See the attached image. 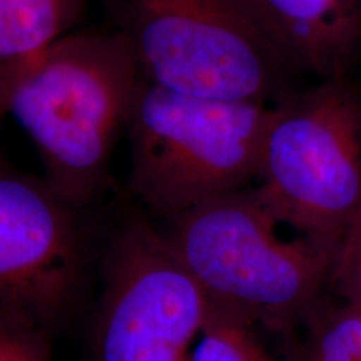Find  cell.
Here are the masks:
<instances>
[{
	"label": "cell",
	"instance_id": "obj_12",
	"mask_svg": "<svg viewBox=\"0 0 361 361\" xmlns=\"http://www.w3.org/2000/svg\"><path fill=\"white\" fill-rule=\"evenodd\" d=\"M0 361H51L47 331L11 314H0Z\"/></svg>",
	"mask_w": 361,
	"mask_h": 361
},
{
	"label": "cell",
	"instance_id": "obj_14",
	"mask_svg": "<svg viewBox=\"0 0 361 361\" xmlns=\"http://www.w3.org/2000/svg\"><path fill=\"white\" fill-rule=\"evenodd\" d=\"M25 62H0V123L11 112L13 89L19 82Z\"/></svg>",
	"mask_w": 361,
	"mask_h": 361
},
{
	"label": "cell",
	"instance_id": "obj_8",
	"mask_svg": "<svg viewBox=\"0 0 361 361\" xmlns=\"http://www.w3.org/2000/svg\"><path fill=\"white\" fill-rule=\"evenodd\" d=\"M284 66L333 75L361 37V0H236Z\"/></svg>",
	"mask_w": 361,
	"mask_h": 361
},
{
	"label": "cell",
	"instance_id": "obj_1",
	"mask_svg": "<svg viewBox=\"0 0 361 361\" xmlns=\"http://www.w3.org/2000/svg\"><path fill=\"white\" fill-rule=\"evenodd\" d=\"M142 72L124 30L67 34L24 64L11 112L72 206L101 191Z\"/></svg>",
	"mask_w": 361,
	"mask_h": 361
},
{
	"label": "cell",
	"instance_id": "obj_3",
	"mask_svg": "<svg viewBox=\"0 0 361 361\" xmlns=\"http://www.w3.org/2000/svg\"><path fill=\"white\" fill-rule=\"evenodd\" d=\"M268 104L178 94L142 79L128 123L130 191L174 219L258 178Z\"/></svg>",
	"mask_w": 361,
	"mask_h": 361
},
{
	"label": "cell",
	"instance_id": "obj_5",
	"mask_svg": "<svg viewBox=\"0 0 361 361\" xmlns=\"http://www.w3.org/2000/svg\"><path fill=\"white\" fill-rule=\"evenodd\" d=\"M142 78L186 96L268 104L284 66L236 0H126Z\"/></svg>",
	"mask_w": 361,
	"mask_h": 361
},
{
	"label": "cell",
	"instance_id": "obj_6",
	"mask_svg": "<svg viewBox=\"0 0 361 361\" xmlns=\"http://www.w3.org/2000/svg\"><path fill=\"white\" fill-rule=\"evenodd\" d=\"M209 308L166 233L129 224L111 250L94 361H189Z\"/></svg>",
	"mask_w": 361,
	"mask_h": 361
},
{
	"label": "cell",
	"instance_id": "obj_7",
	"mask_svg": "<svg viewBox=\"0 0 361 361\" xmlns=\"http://www.w3.org/2000/svg\"><path fill=\"white\" fill-rule=\"evenodd\" d=\"M74 206L0 154V314L47 331L82 281Z\"/></svg>",
	"mask_w": 361,
	"mask_h": 361
},
{
	"label": "cell",
	"instance_id": "obj_9",
	"mask_svg": "<svg viewBox=\"0 0 361 361\" xmlns=\"http://www.w3.org/2000/svg\"><path fill=\"white\" fill-rule=\"evenodd\" d=\"M85 0H0V62H25L71 34Z\"/></svg>",
	"mask_w": 361,
	"mask_h": 361
},
{
	"label": "cell",
	"instance_id": "obj_13",
	"mask_svg": "<svg viewBox=\"0 0 361 361\" xmlns=\"http://www.w3.org/2000/svg\"><path fill=\"white\" fill-rule=\"evenodd\" d=\"M331 278L346 298V303L361 310V207L338 246Z\"/></svg>",
	"mask_w": 361,
	"mask_h": 361
},
{
	"label": "cell",
	"instance_id": "obj_2",
	"mask_svg": "<svg viewBox=\"0 0 361 361\" xmlns=\"http://www.w3.org/2000/svg\"><path fill=\"white\" fill-rule=\"evenodd\" d=\"M166 233L209 305L247 324L283 328L303 318L331 276L336 251L283 226L256 189L214 197L178 218Z\"/></svg>",
	"mask_w": 361,
	"mask_h": 361
},
{
	"label": "cell",
	"instance_id": "obj_4",
	"mask_svg": "<svg viewBox=\"0 0 361 361\" xmlns=\"http://www.w3.org/2000/svg\"><path fill=\"white\" fill-rule=\"evenodd\" d=\"M256 192L284 226L338 250L361 207V106L326 84L273 107Z\"/></svg>",
	"mask_w": 361,
	"mask_h": 361
},
{
	"label": "cell",
	"instance_id": "obj_11",
	"mask_svg": "<svg viewBox=\"0 0 361 361\" xmlns=\"http://www.w3.org/2000/svg\"><path fill=\"white\" fill-rule=\"evenodd\" d=\"M311 361H361V310L346 303L323 319L311 346Z\"/></svg>",
	"mask_w": 361,
	"mask_h": 361
},
{
	"label": "cell",
	"instance_id": "obj_10",
	"mask_svg": "<svg viewBox=\"0 0 361 361\" xmlns=\"http://www.w3.org/2000/svg\"><path fill=\"white\" fill-rule=\"evenodd\" d=\"M189 361H274L252 335L251 324L211 305Z\"/></svg>",
	"mask_w": 361,
	"mask_h": 361
}]
</instances>
